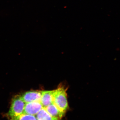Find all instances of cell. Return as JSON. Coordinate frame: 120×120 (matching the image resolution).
Returning <instances> with one entry per match:
<instances>
[{
    "label": "cell",
    "instance_id": "7",
    "mask_svg": "<svg viewBox=\"0 0 120 120\" xmlns=\"http://www.w3.org/2000/svg\"><path fill=\"white\" fill-rule=\"evenodd\" d=\"M36 116L38 120H60L52 117L44 108H42Z\"/></svg>",
    "mask_w": 120,
    "mask_h": 120
},
{
    "label": "cell",
    "instance_id": "3",
    "mask_svg": "<svg viewBox=\"0 0 120 120\" xmlns=\"http://www.w3.org/2000/svg\"><path fill=\"white\" fill-rule=\"evenodd\" d=\"M43 108L41 102L36 101L26 103L23 113L35 116Z\"/></svg>",
    "mask_w": 120,
    "mask_h": 120
},
{
    "label": "cell",
    "instance_id": "5",
    "mask_svg": "<svg viewBox=\"0 0 120 120\" xmlns=\"http://www.w3.org/2000/svg\"><path fill=\"white\" fill-rule=\"evenodd\" d=\"M53 90L41 91V102L43 108H45L53 103Z\"/></svg>",
    "mask_w": 120,
    "mask_h": 120
},
{
    "label": "cell",
    "instance_id": "6",
    "mask_svg": "<svg viewBox=\"0 0 120 120\" xmlns=\"http://www.w3.org/2000/svg\"><path fill=\"white\" fill-rule=\"evenodd\" d=\"M45 109L52 117L59 120H60L64 115V113L61 112L53 103L49 105Z\"/></svg>",
    "mask_w": 120,
    "mask_h": 120
},
{
    "label": "cell",
    "instance_id": "4",
    "mask_svg": "<svg viewBox=\"0 0 120 120\" xmlns=\"http://www.w3.org/2000/svg\"><path fill=\"white\" fill-rule=\"evenodd\" d=\"M41 91H30L24 93L22 97L25 103L32 102H41Z\"/></svg>",
    "mask_w": 120,
    "mask_h": 120
},
{
    "label": "cell",
    "instance_id": "2",
    "mask_svg": "<svg viewBox=\"0 0 120 120\" xmlns=\"http://www.w3.org/2000/svg\"><path fill=\"white\" fill-rule=\"evenodd\" d=\"M26 103L21 95L15 96L12 100L11 107L8 113L10 119L23 114Z\"/></svg>",
    "mask_w": 120,
    "mask_h": 120
},
{
    "label": "cell",
    "instance_id": "1",
    "mask_svg": "<svg viewBox=\"0 0 120 120\" xmlns=\"http://www.w3.org/2000/svg\"><path fill=\"white\" fill-rule=\"evenodd\" d=\"M66 90V89L61 86L53 90V103L64 113L68 107Z\"/></svg>",
    "mask_w": 120,
    "mask_h": 120
},
{
    "label": "cell",
    "instance_id": "8",
    "mask_svg": "<svg viewBox=\"0 0 120 120\" xmlns=\"http://www.w3.org/2000/svg\"><path fill=\"white\" fill-rule=\"evenodd\" d=\"M36 117L32 115L23 113L19 116L10 118L9 120H37Z\"/></svg>",
    "mask_w": 120,
    "mask_h": 120
},
{
    "label": "cell",
    "instance_id": "9",
    "mask_svg": "<svg viewBox=\"0 0 120 120\" xmlns=\"http://www.w3.org/2000/svg\"></svg>",
    "mask_w": 120,
    "mask_h": 120
}]
</instances>
